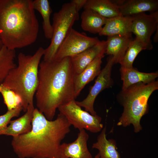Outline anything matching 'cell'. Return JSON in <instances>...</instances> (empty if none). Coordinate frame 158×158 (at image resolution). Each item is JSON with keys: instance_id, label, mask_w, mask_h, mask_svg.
<instances>
[{"instance_id": "1", "label": "cell", "mask_w": 158, "mask_h": 158, "mask_svg": "<svg viewBox=\"0 0 158 158\" xmlns=\"http://www.w3.org/2000/svg\"><path fill=\"white\" fill-rule=\"evenodd\" d=\"M32 129L13 137L11 145L19 158H60L61 142L70 131L71 125L59 114L50 121L37 108L33 113Z\"/></svg>"}, {"instance_id": "2", "label": "cell", "mask_w": 158, "mask_h": 158, "mask_svg": "<svg viewBox=\"0 0 158 158\" xmlns=\"http://www.w3.org/2000/svg\"><path fill=\"white\" fill-rule=\"evenodd\" d=\"M74 75L71 57L40 62L35 95L37 108L48 120H52L57 109L76 98Z\"/></svg>"}, {"instance_id": "3", "label": "cell", "mask_w": 158, "mask_h": 158, "mask_svg": "<svg viewBox=\"0 0 158 158\" xmlns=\"http://www.w3.org/2000/svg\"><path fill=\"white\" fill-rule=\"evenodd\" d=\"M32 0H0V40L10 50L36 40L39 24Z\"/></svg>"}, {"instance_id": "4", "label": "cell", "mask_w": 158, "mask_h": 158, "mask_svg": "<svg viewBox=\"0 0 158 158\" xmlns=\"http://www.w3.org/2000/svg\"><path fill=\"white\" fill-rule=\"evenodd\" d=\"M45 51V49L40 47L32 55L19 53L18 66L10 71L1 84L20 97L23 110L25 112L29 107L34 106L39 66Z\"/></svg>"}, {"instance_id": "5", "label": "cell", "mask_w": 158, "mask_h": 158, "mask_svg": "<svg viewBox=\"0 0 158 158\" xmlns=\"http://www.w3.org/2000/svg\"><path fill=\"white\" fill-rule=\"evenodd\" d=\"M158 89V82L155 80L147 84L137 83L122 90L118 98L123 109L117 125L126 127L132 124L135 133L141 131L140 120L147 111L149 99Z\"/></svg>"}, {"instance_id": "6", "label": "cell", "mask_w": 158, "mask_h": 158, "mask_svg": "<svg viewBox=\"0 0 158 158\" xmlns=\"http://www.w3.org/2000/svg\"><path fill=\"white\" fill-rule=\"evenodd\" d=\"M79 19L75 6L70 2L64 4L53 17V33L49 46L45 49L43 61L53 60L57 51L75 22Z\"/></svg>"}, {"instance_id": "7", "label": "cell", "mask_w": 158, "mask_h": 158, "mask_svg": "<svg viewBox=\"0 0 158 158\" xmlns=\"http://www.w3.org/2000/svg\"><path fill=\"white\" fill-rule=\"evenodd\" d=\"M59 114L64 116L69 123L79 130L86 129L94 133L99 132L103 128L102 118L97 114L94 116L82 109L73 100L60 107Z\"/></svg>"}, {"instance_id": "8", "label": "cell", "mask_w": 158, "mask_h": 158, "mask_svg": "<svg viewBox=\"0 0 158 158\" xmlns=\"http://www.w3.org/2000/svg\"><path fill=\"white\" fill-rule=\"evenodd\" d=\"M99 41L97 37L88 36L72 28L59 47L53 60L75 56L94 46Z\"/></svg>"}, {"instance_id": "9", "label": "cell", "mask_w": 158, "mask_h": 158, "mask_svg": "<svg viewBox=\"0 0 158 158\" xmlns=\"http://www.w3.org/2000/svg\"><path fill=\"white\" fill-rule=\"evenodd\" d=\"M114 64L112 56H109L105 66L97 76L95 83L91 87L87 96L81 101H76L78 105L84 107L85 111L92 115H97L94 109V104L97 95L102 91L111 87L113 85V81L111 78V71Z\"/></svg>"}, {"instance_id": "10", "label": "cell", "mask_w": 158, "mask_h": 158, "mask_svg": "<svg viewBox=\"0 0 158 158\" xmlns=\"http://www.w3.org/2000/svg\"><path fill=\"white\" fill-rule=\"evenodd\" d=\"M131 32L146 44L150 49L153 48L151 37L158 28V11L147 14L142 13L133 16Z\"/></svg>"}, {"instance_id": "11", "label": "cell", "mask_w": 158, "mask_h": 158, "mask_svg": "<svg viewBox=\"0 0 158 158\" xmlns=\"http://www.w3.org/2000/svg\"><path fill=\"white\" fill-rule=\"evenodd\" d=\"M79 130L75 141L61 144L60 158H93L87 146L88 134L84 129Z\"/></svg>"}, {"instance_id": "12", "label": "cell", "mask_w": 158, "mask_h": 158, "mask_svg": "<svg viewBox=\"0 0 158 158\" xmlns=\"http://www.w3.org/2000/svg\"><path fill=\"white\" fill-rule=\"evenodd\" d=\"M118 7L121 16H133L139 14L158 11L157 0L113 1Z\"/></svg>"}, {"instance_id": "13", "label": "cell", "mask_w": 158, "mask_h": 158, "mask_svg": "<svg viewBox=\"0 0 158 158\" xmlns=\"http://www.w3.org/2000/svg\"><path fill=\"white\" fill-rule=\"evenodd\" d=\"M106 47V41H99L94 46L71 57L74 74L80 73L97 57L104 54Z\"/></svg>"}, {"instance_id": "14", "label": "cell", "mask_w": 158, "mask_h": 158, "mask_svg": "<svg viewBox=\"0 0 158 158\" xmlns=\"http://www.w3.org/2000/svg\"><path fill=\"white\" fill-rule=\"evenodd\" d=\"M104 54L99 56L95 59L80 73L74 74V85L75 98L78 96L85 86L92 81L100 73L102 59Z\"/></svg>"}, {"instance_id": "15", "label": "cell", "mask_w": 158, "mask_h": 158, "mask_svg": "<svg viewBox=\"0 0 158 158\" xmlns=\"http://www.w3.org/2000/svg\"><path fill=\"white\" fill-rule=\"evenodd\" d=\"M133 40L132 34L108 36L105 54L112 56L114 64L119 63Z\"/></svg>"}, {"instance_id": "16", "label": "cell", "mask_w": 158, "mask_h": 158, "mask_svg": "<svg viewBox=\"0 0 158 158\" xmlns=\"http://www.w3.org/2000/svg\"><path fill=\"white\" fill-rule=\"evenodd\" d=\"M133 18V16H121L107 18L105 24L98 34L100 36L108 37L132 34Z\"/></svg>"}, {"instance_id": "17", "label": "cell", "mask_w": 158, "mask_h": 158, "mask_svg": "<svg viewBox=\"0 0 158 158\" xmlns=\"http://www.w3.org/2000/svg\"><path fill=\"white\" fill-rule=\"evenodd\" d=\"M34 106H29L25 114L16 119L11 121L8 126L0 129V135L13 137L28 133L32 129V122Z\"/></svg>"}, {"instance_id": "18", "label": "cell", "mask_w": 158, "mask_h": 158, "mask_svg": "<svg viewBox=\"0 0 158 158\" xmlns=\"http://www.w3.org/2000/svg\"><path fill=\"white\" fill-rule=\"evenodd\" d=\"M123 81L122 90L138 83H148L155 80L158 77L157 72L146 73L139 71L133 67L126 68L121 67L119 70Z\"/></svg>"}, {"instance_id": "19", "label": "cell", "mask_w": 158, "mask_h": 158, "mask_svg": "<svg viewBox=\"0 0 158 158\" xmlns=\"http://www.w3.org/2000/svg\"><path fill=\"white\" fill-rule=\"evenodd\" d=\"M84 9L80 16L82 28L90 33L99 34L105 24L107 18L92 9Z\"/></svg>"}, {"instance_id": "20", "label": "cell", "mask_w": 158, "mask_h": 158, "mask_svg": "<svg viewBox=\"0 0 158 158\" xmlns=\"http://www.w3.org/2000/svg\"><path fill=\"white\" fill-rule=\"evenodd\" d=\"M106 131L105 126L98 136L97 141L93 144L92 148L98 150L99 158H121L115 140L107 139Z\"/></svg>"}, {"instance_id": "21", "label": "cell", "mask_w": 158, "mask_h": 158, "mask_svg": "<svg viewBox=\"0 0 158 158\" xmlns=\"http://www.w3.org/2000/svg\"><path fill=\"white\" fill-rule=\"evenodd\" d=\"M83 8L92 9L107 18L120 16L118 6L110 0H87Z\"/></svg>"}, {"instance_id": "22", "label": "cell", "mask_w": 158, "mask_h": 158, "mask_svg": "<svg viewBox=\"0 0 158 158\" xmlns=\"http://www.w3.org/2000/svg\"><path fill=\"white\" fill-rule=\"evenodd\" d=\"M34 9L41 14L43 19L42 28L45 37L51 39L53 29L50 21V17L52 11L48 0H33Z\"/></svg>"}, {"instance_id": "23", "label": "cell", "mask_w": 158, "mask_h": 158, "mask_svg": "<svg viewBox=\"0 0 158 158\" xmlns=\"http://www.w3.org/2000/svg\"><path fill=\"white\" fill-rule=\"evenodd\" d=\"M145 49L150 50L146 44L135 37L130 42L123 59L119 63L121 67L133 68V63L137 56L141 51Z\"/></svg>"}, {"instance_id": "24", "label": "cell", "mask_w": 158, "mask_h": 158, "mask_svg": "<svg viewBox=\"0 0 158 158\" xmlns=\"http://www.w3.org/2000/svg\"><path fill=\"white\" fill-rule=\"evenodd\" d=\"M15 50H10L3 46L0 51V84H1L8 73L17 66L15 63Z\"/></svg>"}, {"instance_id": "25", "label": "cell", "mask_w": 158, "mask_h": 158, "mask_svg": "<svg viewBox=\"0 0 158 158\" xmlns=\"http://www.w3.org/2000/svg\"><path fill=\"white\" fill-rule=\"evenodd\" d=\"M0 93L3 98L4 103L6 105L8 110L15 108L21 104V99L14 91L2 84H0Z\"/></svg>"}, {"instance_id": "26", "label": "cell", "mask_w": 158, "mask_h": 158, "mask_svg": "<svg viewBox=\"0 0 158 158\" xmlns=\"http://www.w3.org/2000/svg\"><path fill=\"white\" fill-rule=\"evenodd\" d=\"M22 110V106L20 104L14 109L8 110L5 114L0 116V129L7 126L12 118L18 116Z\"/></svg>"}, {"instance_id": "27", "label": "cell", "mask_w": 158, "mask_h": 158, "mask_svg": "<svg viewBox=\"0 0 158 158\" xmlns=\"http://www.w3.org/2000/svg\"><path fill=\"white\" fill-rule=\"evenodd\" d=\"M87 0H72L71 2L75 6L77 11L79 12L80 10L85 6Z\"/></svg>"}, {"instance_id": "28", "label": "cell", "mask_w": 158, "mask_h": 158, "mask_svg": "<svg viewBox=\"0 0 158 158\" xmlns=\"http://www.w3.org/2000/svg\"><path fill=\"white\" fill-rule=\"evenodd\" d=\"M158 29L157 30L156 32L154 38V41L157 42L158 41V38L157 37V35H158Z\"/></svg>"}, {"instance_id": "29", "label": "cell", "mask_w": 158, "mask_h": 158, "mask_svg": "<svg viewBox=\"0 0 158 158\" xmlns=\"http://www.w3.org/2000/svg\"><path fill=\"white\" fill-rule=\"evenodd\" d=\"M3 45L1 41V40H0V51L2 47H3Z\"/></svg>"}, {"instance_id": "30", "label": "cell", "mask_w": 158, "mask_h": 158, "mask_svg": "<svg viewBox=\"0 0 158 158\" xmlns=\"http://www.w3.org/2000/svg\"><path fill=\"white\" fill-rule=\"evenodd\" d=\"M94 158H99V153L97 154Z\"/></svg>"}]
</instances>
